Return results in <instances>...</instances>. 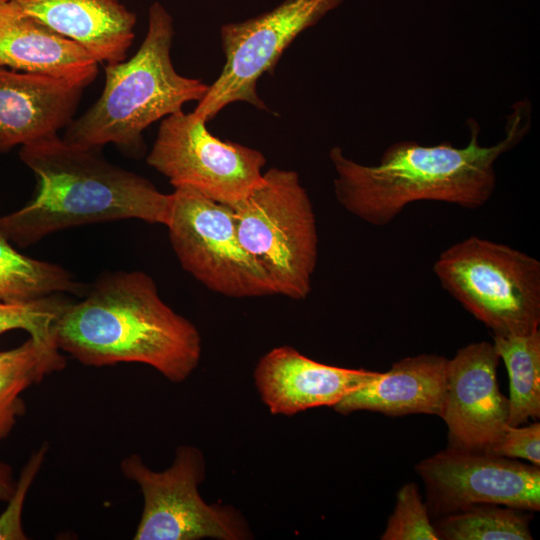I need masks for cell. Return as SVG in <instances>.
Returning <instances> with one entry per match:
<instances>
[{
    "mask_svg": "<svg viewBox=\"0 0 540 540\" xmlns=\"http://www.w3.org/2000/svg\"><path fill=\"white\" fill-rule=\"evenodd\" d=\"M47 452L43 445L32 454L21 471L13 495L6 509L0 514V540H25L27 536L22 526V511L26 495L38 474Z\"/></svg>",
    "mask_w": 540,
    "mask_h": 540,
    "instance_id": "cb8c5ba5",
    "label": "cell"
},
{
    "mask_svg": "<svg viewBox=\"0 0 540 540\" xmlns=\"http://www.w3.org/2000/svg\"><path fill=\"white\" fill-rule=\"evenodd\" d=\"M381 539L439 540L415 483L403 485L396 495V505Z\"/></svg>",
    "mask_w": 540,
    "mask_h": 540,
    "instance_id": "603a6c76",
    "label": "cell"
},
{
    "mask_svg": "<svg viewBox=\"0 0 540 540\" xmlns=\"http://www.w3.org/2000/svg\"><path fill=\"white\" fill-rule=\"evenodd\" d=\"M174 34L172 16L154 2L136 53L129 60L107 63L100 97L66 126L62 139L94 149L111 143L139 155L147 127L182 110L188 102H199L209 85L177 73L170 54Z\"/></svg>",
    "mask_w": 540,
    "mask_h": 540,
    "instance_id": "277c9868",
    "label": "cell"
},
{
    "mask_svg": "<svg viewBox=\"0 0 540 540\" xmlns=\"http://www.w3.org/2000/svg\"><path fill=\"white\" fill-rule=\"evenodd\" d=\"M469 140L456 147L449 141L422 145L397 141L386 148L376 165H364L334 146L329 159L335 170L334 193L350 214L373 226L392 222L418 201H437L467 209L485 205L492 197L499 157L514 149L532 126V104L515 102L506 116L504 137L491 146L479 142L481 126L466 121Z\"/></svg>",
    "mask_w": 540,
    "mask_h": 540,
    "instance_id": "6da1fadb",
    "label": "cell"
},
{
    "mask_svg": "<svg viewBox=\"0 0 540 540\" xmlns=\"http://www.w3.org/2000/svg\"><path fill=\"white\" fill-rule=\"evenodd\" d=\"M56 343L84 365L143 363L174 383L192 374L202 352L196 326L161 299L142 271L108 273L83 300L69 302Z\"/></svg>",
    "mask_w": 540,
    "mask_h": 540,
    "instance_id": "7a4b0ae2",
    "label": "cell"
},
{
    "mask_svg": "<svg viewBox=\"0 0 540 540\" xmlns=\"http://www.w3.org/2000/svg\"><path fill=\"white\" fill-rule=\"evenodd\" d=\"M81 290L82 285L65 268L21 254L0 232V301L21 302Z\"/></svg>",
    "mask_w": 540,
    "mask_h": 540,
    "instance_id": "ffe728a7",
    "label": "cell"
},
{
    "mask_svg": "<svg viewBox=\"0 0 540 540\" xmlns=\"http://www.w3.org/2000/svg\"><path fill=\"white\" fill-rule=\"evenodd\" d=\"M428 510L447 515L478 504L540 510V468L485 451L447 448L421 461Z\"/></svg>",
    "mask_w": 540,
    "mask_h": 540,
    "instance_id": "8fae6325",
    "label": "cell"
},
{
    "mask_svg": "<svg viewBox=\"0 0 540 540\" xmlns=\"http://www.w3.org/2000/svg\"><path fill=\"white\" fill-rule=\"evenodd\" d=\"M487 452L507 458H521L540 466V424L508 425L500 440Z\"/></svg>",
    "mask_w": 540,
    "mask_h": 540,
    "instance_id": "d4e9b609",
    "label": "cell"
},
{
    "mask_svg": "<svg viewBox=\"0 0 540 540\" xmlns=\"http://www.w3.org/2000/svg\"><path fill=\"white\" fill-rule=\"evenodd\" d=\"M529 521L521 509L478 504L442 516L434 527L446 540H530Z\"/></svg>",
    "mask_w": 540,
    "mask_h": 540,
    "instance_id": "44dd1931",
    "label": "cell"
},
{
    "mask_svg": "<svg viewBox=\"0 0 540 540\" xmlns=\"http://www.w3.org/2000/svg\"><path fill=\"white\" fill-rule=\"evenodd\" d=\"M19 156L37 188L25 206L0 216V232L13 245L28 247L56 231L105 221H168L171 194L110 163L100 149L68 143L57 134L21 146Z\"/></svg>",
    "mask_w": 540,
    "mask_h": 540,
    "instance_id": "3957f363",
    "label": "cell"
},
{
    "mask_svg": "<svg viewBox=\"0 0 540 540\" xmlns=\"http://www.w3.org/2000/svg\"><path fill=\"white\" fill-rule=\"evenodd\" d=\"M55 32L83 46L100 62L126 59L136 15L119 0H8Z\"/></svg>",
    "mask_w": 540,
    "mask_h": 540,
    "instance_id": "e0dca14e",
    "label": "cell"
},
{
    "mask_svg": "<svg viewBox=\"0 0 540 540\" xmlns=\"http://www.w3.org/2000/svg\"><path fill=\"white\" fill-rule=\"evenodd\" d=\"M493 346L509 376L508 425L540 417V330L525 335L493 336Z\"/></svg>",
    "mask_w": 540,
    "mask_h": 540,
    "instance_id": "d6986e66",
    "label": "cell"
},
{
    "mask_svg": "<svg viewBox=\"0 0 540 540\" xmlns=\"http://www.w3.org/2000/svg\"><path fill=\"white\" fill-rule=\"evenodd\" d=\"M378 373L323 364L293 347L280 346L260 358L253 378L272 414L292 416L310 408L334 407Z\"/></svg>",
    "mask_w": 540,
    "mask_h": 540,
    "instance_id": "4fadbf2b",
    "label": "cell"
},
{
    "mask_svg": "<svg viewBox=\"0 0 540 540\" xmlns=\"http://www.w3.org/2000/svg\"><path fill=\"white\" fill-rule=\"evenodd\" d=\"M441 286L493 336L539 329L540 262L508 245L470 236L433 265Z\"/></svg>",
    "mask_w": 540,
    "mask_h": 540,
    "instance_id": "8992f818",
    "label": "cell"
},
{
    "mask_svg": "<svg viewBox=\"0 0 540 540\" xmlns=\"http://www.w3.org/2000/svg\"><path fill=\"white\" fill-rule=\"evenodd\" d=\"M99 62L83 46L0 0V67L88 86Z\"/></svg>",
    "mask_w": 540,
    "mask_h": 540,
    "instance_id": "9a60e30c",
    "label": "cell"
},
{
    "mask_svg": "<svg viewBox=\"0 0 540 540\" xmlns=\"http://www.w3.org/2000/svg\"><path fill=\"white\" fill-rule=\"evenodd\" d=\"M165 226L181 266L205 287L235 298L275 295L239 242L230 205L177 188Z\"/></svg>",
    "mask_w": 540,
    "mask_h": 540,
    "instance_id": "9c48e42d",
    "label": "cell"
},
{
    "mask_svg": "<svg viewBox=\"0 0 540 540\" xmlns=\"http://www.w3.org/2000/svg\"><path fill=\"white\" fill-rule=\"evenodd\" d=\"M193 111L163 118L147 163L177 188L234 204L263 181L265 156L256 149L212 135Z\"/></svg>",
    "mask_w": 540,
    "mask_h": 540,
    "instance_id": "30bf717a",
    "label": "cell"
},
{
    "mask_svg": "<svg viewBox=\"0 0 540 540\" xmlns=\"http://www.w3.org/2000/svg\"><path fill=\"white\" fill-rule=\"evenodd\" d=\"M65 360L58 347L35 342L31 337L15 348L0 351V441L26 412L22 393L46 375L63 369Z\"/></svg>",
    "mask_w": 540,
    "mask_h": 540,
    "instance_id": "ac0fdd59",
    "label": "cell"
},
{
    "mask_svg": "<svg viewBox=\"0 0 540 540\" xmlns=\"http://www.w3.org/2000/svg\"><path fill=\"white\" fill-rule=\"evenodd\" d=\"M343 2L283 0L255 17L224 24L220 40L225 63L193 112L208 122L235 102L268 110L257 93L258 80L274 70L284 51L302 32Z\"/></svg>",
    "mask_w": 540,
    "mask_h": 540,
    "instance_id": "ba28073f",
    "label": "cell"
},
{
    "mask_svg": "<svg viewBox=\"0 0 540 540\" xmlns=\"http://www.w3.org/2000/svg\"><path fill=\"white\" fill-rule=\"evenodd\" d=\"M447 358L435 354L406 357L390 370L345 396L333 408L340 414L361 410L388 416L424 413L442 417L447 391Z\"/></svg>",
    "mask_w": 540,
    "mask_h": 540,
    "instance_id": "2e32d148",
    "label": "cell"
},
{
    "mask_svg": "<svg viewBox=\"0 0 540 540\" xmlns=\"http://www.w3.org/2000/svg\"><path fill=\"white\" fill-rule=\"evenodd\" d=\"M69 302L62 293L21 302L0 301V336L24 330L35 342L58 347L56 325Z\"/></svg>",
    "mask_w": 540,
    "mask_h": 540,
    "instance_id": "7402d4cb",
    "label": "cell"
},
{
    "mask_svg": "<svg viewBox=\"0 0 540 540\" xmlns=\"http://www.w3.org/2000/svg\"><path fill=\"white\" fill-rule=\"evenodd\" d=\"M16 482L13 478L12 468L0 462V500L8 501L14 493Z\"/></svg>",
    "mask_w": 540,
    "mask_h": 540,
    "instance_id": "484cf974",
    "label": "cell"
},
{
    "mask_svg": "<svg viewBox=\"0 0 540 540\" xmlns=\"http://www.w3.org/2000/svg\"><path fill=\"white\" fill-rule=\"evenodd\" d=\"M84 88L0 67V153L57 135L73 120Z\"/></svg>",
    "mask_w": 540,
    "mask_h": 540,
    "instance_id": "5bb4252c",
    "label": "cell"
},
{
    "mask_svg": "<svg viewBox=\"0 0 540 540\" xmlns=\"http://www.w3.org/2000/svg\"><path fill=\"white\" fill-rule=\"evenodd\" d=\"M500 357L493 343H470L448 360L442 418L451 448L487 452L508 426L509 400L497 381Z\"/></svg>",
    "mask_w": 540,
    "mask_h": 540,
    "instance_id": "7c38bea8",
    "label": "cell"
},
{
    "mask_svg": "<svg viewBox=\"0 0 540 540\" xmlns=\"http://www.w3.org/2000/svg\"><path fill=\"white\" fill-rule=\"evenodd\" d=\"M123 475L143 495L142 515L135 540H244L252 537L244 518L233 507L206 503L199 484L205 477V459L193 446L177 448L172 465L164 471L147 467L139 455L121 462Z\"/></svg>",
    "mask_w": 540,
    "mask_h": 540,
    "instance_id": "52a82bcc",
    "label": "cell"
},
{
    "mask_svg": "<svg viewBox=\"0 0 540 540\" xmlns=\"http://www.w3.org/2000/svg\"><path fill=\"white\" fill-rule=\"evenodd\" d=\"M239 242L265 273L274 294L295 300L311 291L318 258L312 202L297 172L271 168L230 205Z\"/></svg>",
    "mask_w": 540,
    "mask_h": 540,
    "instance_id": "5b68a950",
    "label": "cell"
}]
</instances>
